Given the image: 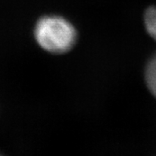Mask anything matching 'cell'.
Listing matches in <instances>:
<instances>
[{"label":"cell","mask_w":156,"mask_h":156,"mask_svg":"<svg viewBox=\"0 0 156 156\" xmlns=\"http://www.w3.org/2000/svg\"><path fill=\"white\" fill-rule=\"evenodd\" d=\"M146 82L151 93L156 97V56L147 64L146 69Z\"/></svg>","instance_id":"2"},{"label":"cell","mask_w":156,"mask_h":156,"mask_svg":"<svg viewBox=\"0 0 156 156\" xmlns=\"http://www.w3.org/2000/svg\"><path fill=\"white\" fill-rule=\"evenodd\" d=\"M145 25L147 32L156 40V8L150 7L145 13Z\"/></svg>","instance_id":"3"},{"label":"cell","mask_w":156,"mask_h":156,"mask_svg":"<svg viewBox=\"0 0 156 156\" xmlns=\"http://www.w3.org/2000/svg\"><path fill=\"white\" fill-rule=\"evenodd\" d=\"M36 40L43 49L54 54L65 53L76 41V31L73 25L61 17H42L35 28Z\"/></svg>","instance_id":"1"}]
</instances>
